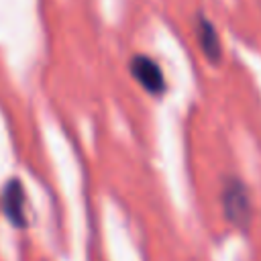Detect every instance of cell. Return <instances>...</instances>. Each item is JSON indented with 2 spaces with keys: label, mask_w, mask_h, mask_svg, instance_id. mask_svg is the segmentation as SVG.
<instances>
[{
  "label": "cell",
  "mask_w": 261,
  "mask_h": 261,
  "mask_svg": "<svg viewBox=\"0 0 261 261\" xmlns=\"http://www.w3.org/2000/svg\"><path fill=\"white\" fill-rule=\"evenodd\" d=\"M2 210L8 218V222L16 228L27 226V214H24V188L18 177H10L2 188Z\"/></svg>",
  "instance_id": "obj_4"
},
{
  "label": "cell",
  "mask_w": 261,
  "mask_h": 261,
  "mask_svg": "<svg viewBox=\"0 0 261 261\" xmlns=\"http://www.w3.org/2000/svg\"><path fill=\"white\" fill-rule=\"evenodd\" d=\"M220 204L224 218L237 228L247 232L253 220V200L247 184L239 175H228L222 181L220 192Z\"/></svg>",
  "instance_id": "obj_1"
},
{
  "label": "cell",
  "mask_w": 261,
  "mask_h": 261,
  "mask_svg": "<svg viewBox=\"0 0 261 261\" xmlns=\"http://www.w3.org/2000/svg\"><path fill=\"white\" fill-rule=\"evenodd\" d=\"M194 24H196L194 27L196 39H198V45H200L206 61L212 63V65H218L220 59H222V41H220L218 29L214 27V22L204 12H198L196 14Z\"/></svg>",
  "instance_id": "obj_3"
},
{
  "label": "cell",
  "mask_w": 261,
  "mask_h": 261,
  "mask_svg": "<svg viewBox=\"0 0 261 261\" xmlns=\"http://www.w3.org/2000/svg\"><path fill=\"white\" fill-rule=\"evenodd\" d=\"M128 73L151 96H163L167 90V82L161 65L145 53H135L128 59Z\"/></svg>",
  "instance_id": "obj_2"
}]
</instances>
